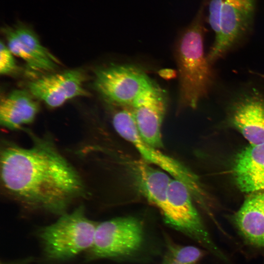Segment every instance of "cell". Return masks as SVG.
I'll return each mask as SVG.
<instances>
[{"label":"cell","mask_w":264,"mask_h":264,"mask_svg":"<svg viewBox=\"0 0 264 264\" xmlns=\"http://www.w3.org/2000/svg\"><path fill=\"white\" fill-rule=\"evenodd\" d=\"M29 134L32 143L28 148L3 142L2 185L23 206L60 216L85 194L84 182L51 139Z\"/></svg>","instance_id":"obj_1"},{"label":"cell","mask_w":264,"mask_h":264,"mask_svg":"<svg viewBox=\"0 0 264 264\" xmlns=\"http://www.w3.org/2000/svg\"><path fill=\"white\" fill-rule=\"evenodd\" d=\"M209 0H202L192 22L182 30L176 48L179 78V108H197L213 81L211 65L204 52V15Z\"/></svg>","instance_id":"obj_2"},{"label":"cell","mask_w":264,"mask_h":264,"mask_svg":"<svg viewBox=\"0 0 264 264\" xmlns=\"http://www.w3.org/2000/svg\"><path fill=\"white\" fill-rule=\"evenodd\" d=\"M98 223L89 219L80 205L41 229L39 236L45 256L60 261L72 258L92 246Z\"/></svg>","instance_id":"obj_3"},{"label":"cell","mask_w":264,"mask_h":264,"mask_svg":"<svg viewBox=\"0 0 264 264\" xmlns=\"http://www.w3.org/2000/svg\"><path fill=\"white\" fill-rule=\"evenodd\" d=\"M256 0H210L208 22L215 40L207 56L212 65L222 58L251 30Z\"/></svg>","instance_id":"obj_4"},{"label":"cell","mask_w":264,"mask_h":264,"mask_svg":"<svg viewBox=\"0 0 264 264\" xmlns=\"http://www.w3.org/2000/svg\"><path fill=\"white\" fill-rule=\"evenodd\" d=\"M112 109L111 120L116 132L130 142L143 159L161 168L174 178L183 183L196 199H202L203 190L198 177L177 160L146 143L140 136L132 105L109 104Z\"/></svg>","instance_id":"obj_5"},{"label":"cell","mask_w":264,"mask_h":264,"mask_svg":"<svg viewBox=\"0 0 264 264\" xmlns=\"http://www.w3.org/2000/svg\"><path fill=\"white\" fill-rule=\"evenodd\" d=\"M192 194L181 181L172 179L166 201L161 210L165 222L199 244L220 262L230 260L214 242L192 201Z\"/></svg>","instance_id":"obj_6"},{"label":"cell","mask_w":264,"mask_h":264,"mask_svg":"<svg viewBox=\"0 0 264 264\" xmlns=\"http://www.w3.org/2000/svg\"><path fill=\"white\" fill-rule=\"evenodd\" d=\"M144 242V227L140 220L113 218L98 223L89 256L91 259L129 257L138 252Z\"/></svg>","instance_id":"obj_7"},{"label":"cell","mask_w":264,"mask_h":264,"mask_svg":"<svg viewBox=\"0 0 264 264\" xmlns=\"http://www.w3.org/2000/svg\"><path fill=\"white\" fill-rule=\"evenodd\" d=\"M93 85L108 104L129 105L158 87L140 68L114 64L95 70Z\"/></svg>","instance_id":"obj_8"},{"label":"cell","mask_w":264,"mask_h":264,"mask_svg":"<svg viewBox=\"0 0 264 264\" xmlns=\"http://www.w3.org/2000/svg\"><path fill=\"white\" fill-rule=\"evenodd\" d=\"M1 31L13 54L24 61L31 69L51 71L57 67L58 60L42 45L34 31L28 24L18 21L13 26H4Z\"/></svg>","instance_id":"obj_9"},{"label":"cell","mask_w":264,"mask_h":264,"mask_svg":"<svg viewBox=\"0 0 264 264\" xmlns=\"http://www.w3.org/2000/svg\"><path fill=\"white\" fill-rule=\"evenodd\" d=\"M85 75L81 69H71L43 75L28 84L30 93L52 108L67 100L89 93L84 88Z\"/></svg>","instance_id":"obj_10"},{"label":"cell","mask_w":264,"mask_h":264,"mask_svg":"<svg viewBox=\"0 0 264 264\" xmlns=\"http://www.w3.org/2000/svg\"><path fill=\"white\" fill-rule=\"evenodd\" d=\"M229 124L249 142L264 143V94L253 90L241 94L227 107Z\"/></svg>","instance_id":"obj_11"},{"label":"cell","mask_w":264,"mask_h":264,"mask_svg":"<svg viewBox=\"0 0 264 264\" xmlns=\"http://www.w3.org/2000/svg\"><path fill=\"white\" fill-rule=\"evenodd\" d=\"M141 138L152 146H162L161 127L167 102L164 91L159 87L139 98L132 105Z\"/></svg>","instance_id":"obj_12"},{"label":"cell","mask_w":264,"mask_h":264,"mask_svg":"<svg viewBox=\"0 0 264 264\" xmlns=\"http://www.w3.org/2000/svg\"><path fill=\"white\" fill-rule=\"evenodd\" d=\"M233 220L242 244L264 256V192L248 197L235 214Z\"/></svg>","instance_id":"obj_13"},{"label":"cell","mask_w":264,"mask_h":264,"mask_svg":"<svg viewBox=\"0 0 264 264\" xmlns=\"http://www.w3.org/2000/svg\"><path fill=\"white\" fill-rule=\"evenodd\" d=\"M233 174L242 192L264 191V143L250 145L239 153L234 160Z\"/></svg>","instance_id":"obj_14"},{"label":"cell","mask_w":264,"mask_h":264,"mask_svg":"<svg viewBox=\"0 0 264 264\" xmlns=\"http://www.w3.org/2000/svg\"><path fill=\"white\" fill-rule=\"evenodd\" d=\"M39 104L25 90L16 89L0 102V123L10 130H17L32 123L39 111Z\"/></svg>","instance_id":"obj_15"},{"label":"cell","mask_w":264,"mask_h":264,"mask_svg":"<svg viewBox=\"0 0 264 264\" xmlns=\"http://www.w3.org/2000/svg\"><path fill=\"white\" fill-rule=\"evenodd\" d=\"M132 171L141 194L161 211L166 201L168 188L172 180L169 174L156 169L144 160L134 162Z\"/></svg>","instance_id":"obj_16"},{"label":"cell","mask_w":264,"mask_h":264,"mask_svg":"<svg viewBox=\"0 0 264 264\" xmlns=\"http://www.w3.org/2000/svg\"><path fill=\"white\" fill-rule=\"evenodd\" d=\"M166 255L180 264H198L204 256V251L193 246L176 244L172 241L166 240Z\"/></svg>","instance_id":"obj_17"},{"label":"cell","mask_w":264,"mask_h":264,"mask_svg":"<svg viewBox=\"0 0 264 264\" xmlns=\"http://www.w3.org/2000/svg\"><path fill=\"white\" fill-rule=\"evenodd\" d=\"M17 66L13 53L5 44L1 41L0 49V73L8 74L14 72Z\"/></svg>","instance_id":"obj_18"},{"label":"cell","mask_w":264,"mask_h":264,"mask_svg":"<svg viewBox=\"0 0 264 264\" xmlns=\"http://www.w3.org/2000/svg\"><path fill=\"white\" fill-rule=\"evenodd\" d=\"M158 73L159 75L165 80H170L176 76L177 72L176 70L171 68H163L160 69Z\"/></svg>","instance_id":"obj_19"},{"label":"cell","mask_w":264,"mask_h":264,"mask_svg":"<svg viewBox=\"0 0 264 264\" xmlns=\"http://www.w3.org/2000/svg\"><path fill=\"white\" fill-rule=\"evenodd\" d=\"M162 264H180L174 261L166 254L165 255Z\"/></svg>","instance_id":"obj_20"}]
</instances>
